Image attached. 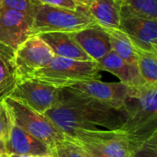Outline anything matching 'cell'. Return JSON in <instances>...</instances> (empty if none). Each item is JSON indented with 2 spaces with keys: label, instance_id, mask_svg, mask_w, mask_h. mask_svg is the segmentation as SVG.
Instances as JSON below:
<instances>
[{
  "label": "cell",
  "instance_id": "cell-4",
  "mask_svg": "<svg viewBox=\"0 0 157 157\" xmlns=\"http://www.w3.org/2000/svg\"><path fill=\"white\" fill-rule=\"evenodd\" d=\"M97 62L54 56L43 68L29 78H35L57 88H65L82 81L99 79Z\"/></svg>",
  "mask_w": 157,
  "mask_h": 157
},
{
  "label": "cell",
  "instance_id": "cell-6",
  "mask_svg": "<svg viewBox=\"0 0 157 157\" xmlns=\"http://www.w3.org/2000/svg\"><path fill=\"white\" fill-rule=\"evenodd\" d=\"M71 137L102 157H131V142L120 129L77 130Z\"/></svg>",
  "mask_w": 157,
  "mask_h": 157
},
{
  "label": "cell",
  "instance_id": "cell-28",
  "mask_svg": "<svg viewBox=\"0 0 157 157\" xmlns=\"http://www.w3.org/2000/svg\"><path fill=\"white\" fill-rule=\"evenodd\" d=\"M7 157H34L33 155H17V154H11L7 155Z\"/></svg>",
  "mask_w": 157,
  "mask_h": 157
},
{
  "label": "cell",
  "instance_id": "cell-29",
  "mask_svg": "<svg viewBox=\"0 0 157 157\" xmlns=\"http://www.w3.org/2000/svg\"><path fill=\"white\" fill-rule=\"evenodd\" d=\"M34 157H53L51 154H47V155H35Z\"/></svg>",
  "mask_w": 157,
  "mask_h": 157
},
{
  "label": "cell",
  "instance_id": "cell-10",
  "mask_svg": "<svg viewBox=\"0 0 157 157\" xmlns=\"http://www.w3.org/2000/svg\"><path fill=\"white\" fill-rule=\"evenodd\" d=\"M33 16L0 7V42L17 50L33 36Z\"/></svg>",
  "mask_w": 157,
  "mask_h": 157
},
{
  "label": "cell",
  "instance_id": "cell-31",
  "mask_svg": "<svg viewBox=\"0 0 157 157\" xmlns=\"http://www.w3.org/2000/svg\"><path fill=\"white\" fill-rule=\"evenodd\" d=\"M0 157H7V155H1Z\"/></svg>",
  "mask_w": 157,
  "mask_h": 157
},
{
  "label": "cell",
  "instance_id": "cell-11",
  "mask_svg": "<svg viewBox=\"0 0 157 157\" xmlns=\"http://www.w3.org/2000/svg\"><path fill=\"white\" fill-rule=\"evenodd\" d=\"M120 29L136 49L157 53V20L137 17H121Z\"/></svg>",
  "mask_w": 157,
  "mask_h": 157
},
{
  "label": "cell",
  "instance_id": "cell-12",
  "mask_svg": "<svg viewBox=\"0 0 157 157\" xmlns=\"http://www.w3.org/2000/svg\"><path fill=\"white\" fill-rule=\"evenodd\" d=\"M71 34L81 49L94 62L99 61L112 50L109 33L98 24L71 32Z\"/></svg>",
  "mask_w": 157,
  "mask_h": 157
},
{
  "label": "cell",
  "instance_id": "cell-25",
  "mask_svg": "<svg viewBox=\"0 0 157 157\" xmlns=\"http://www.w3.org/2000/svg\"><path fill=\"white\" fill-rule=\"evenodd\" d=\"M13 124L9 110L3 100L0 101V141H6Z\"/></svg>",
  "mask_w": 157,
  "mask_h": 157
},
{
  "label": "cell",
  "instance_id": "cell-18",
  "mask_svg": "<svg viewBox=\"0 0 157 157\" xmlns=\"http://www.w3.org/2000/svg\"><path fill=\"white\" fill-rule=\"evenodd\" d=\"M121 17H137L157 20V0H119Z\"/></svg>",
  "mask_w": 157,
  "mask_h": 157
},
{
  "label": "cell",
  "instance_id": "cell-20",
  "mask_svg": "<svg viewBox=\"0 0 157 157\" xmlns=\"http://www.w3.org/2000/svg\"><path fill=\"white\" fill-rule=\"evenodd\" d=\"M137 66L145 84L157 86V53L136 49Z\"/></svg>",
  "mask_w": 157,
  "mask_h": 157
},
{
  "label": "cell",
  "instance_id": "cell-30",
  "mask_svg": "<svg viewBox=\"0 0 157 157\" xmlns=\"http://www.w3.org/2000/svg\"><path fill=\"white\" fill-rule=\"evenodd\" d=\"M84 2H86V4H89L90 2H94V1H98V0H83Z\"/></svg>",
  "mask_w": 157,
  "mask_h": 157
},
{
  "label": "cell",
  "instance_id": "cell-32",
  "mask_svg": "<svg viewBox=\"0 0 157 157\" xmlns=\"http://www.w3.org/2000/svg\"><path fill=\"white\" fill-rule=\"evenodd\" d=\"M1 6H2V0H0V7H1Z\"/></svg>",
  "mask_w": 157,
  "mask_h": 157
},
{
  "label": "cell",
  "instance_id": "cell-22",
  "mask_svg": "<svg viewBox=\"0 0 157 157\" xmlns=\"http://www.w3.org/2000/svg\"><path fill=\"white\" fill-rule=\"evenodd\" d=\"M131 157H157V133L132 146Z\"/></svg>",
  "mask_w": 157,
  "mask_h": 157
},
{
  "label": "cell",
  "instance_id": "cell-16",
  "mask_svg": "<svg viewBox=\"0 0 157 157\" xmlns=\"http://www.w3.org/2000/svg\"><path fill=\"white\" fill-rule=\"evenodd\" d=\"M86 14L96 24L106 29H119L121 13L119 3L115 0H98L90 2L86 7Z\"/></svg>",
  "mask_w": 157,
  "mask_h": 157
},
{
  "label": "cell",
  "instance_id": "cell-5",
  "mask_svg": "<svg viewBox=\"0 0 157 157\" xmlns=\"http://www.w3.org/2000/svg\"><path fill=\"white\" fill-rule=\"evenodd\" d=\"M94 24L96 22L84 12L35 3L33 35L44 32H75Z\"/></svg>",
  "mask_w": 157,
  "mask_h": 157
},
{
  "label": "cell",
  "instance_id": "cell-19",
  "mask_svg": "<svg viewBox=\"0 0 157 157\" xmlns=\"http://www.w3.org/2000/svg\"><path fill=\"white\" fill-rule=\"evenodd\" d=\"M109 36L112 51L125 62L137 64L136 48L124 32L119 29H106Z\"/></svg>",
  "mask_w": 157,
  "mask_h": 157
},
{
  "label": "cell",
  "instance_id": "cell-33",
  "mask_svg": "<svg viewBox=\"0 0 157 157\" xmlns=\"http://www.w3.org/2000/svg\"><path fill=\"white\" fill-rule=\"evenodd\" d=\"M115 1H117V2H118V1H119V0H115Z\"/></svg>",
  "mask_w": 157,
  "mask_h": 157
},
{
  "label": "cell",
  "instance_id": "cell-1",
  "mask_svg": "<svg viewBox=\"0 0 157 157\" xmlns=\"http://www.w3.org/2000/svg\"><path fill=\"white\" fill-rule=\"evenodd\" d=\"M57 127L71 136L77 130L120 129L126 121L124 109H116L95 99L61 89L59 103L44 113Z\"/></svg>",
  "mask_w": 157,
  "mask_h": 157
},
{
  "label": "cell",
  "instance_id": "cell-13",
  "mask_svg": "<svg viewBox=\"0 0 157 157\" xmlns=\"http://www.w3.org/2000/svg\"><path fill=\"white\" fill-rule=\"evenodd\" d=\"M99 71L109 72L117 76L129 87L139 86L145 84L140 75L137 64H132L122 60L112 50L102 59L97 62Z\"/></svg>",
  "mask_w": 157,
  "mask_h": 157
},
{
  "label": "cell",
  "instance_id": "cell-15",
  "mask_svg": "<svg viewBox=\"0 0 157 157\" xmlns=\"http://www.w3.org/2000/svg\"><path fill=\"white\" fill-rule=\"evenodd\" d=\"M37 35L49 45L55 56L79 61H92L73 38L71 32H44Z\"/></svg>",
  "mask_w": 157,
  "mask_h": 157
},
{
  "label": "cell",
  "instance_id": "cell-14",
  "mask_svg": "<svg viewBox=\"0 0 157 157\" xmlns=\"http://www.w3.org/2000/svg\"><path fill=\"white\" fill-rule=\"evenodd\" d=\"M5 148L6 155L17 154L35 156L51 154V148L48 145L14 123L11 126L8 138L5 141Z\"/></svg>",
  "mask_w": 157,
  "mask_h": 157
},
{
  "label": "cell",
  "instance_id": "cell-24",
  "mask_svg": "<svg viewBox=\"0 0 157 157\" xmlns=\"http://www.w3.org/2000/svg\"><path fill=\"white\" fill-rule=\"evenodd\" d=\"M1 6L30 16H33L35 11V3L33 0H2Z\"/></svg>",
  "mask_w": 157,
  "mask_h": 157
},
{
  "label": "cell",
  "instance_id": "cell-27",
  "mask_svg": "<svg viewBox=\"0 0 157 157\" xmlns=\"http://www.w3.org/2000/svg\"><path fill=\"white\" fill-rule=\"evenodd\" d=\"M3 155H6V148H5V142L0 141V156Z\"/></svg>",
  "mask_w": 157,
  "mask_h": 157
},
{
  "label": "cell",
  "instance_id": "cell-9",
  "mask_svg": "<svg viewBox=\"0 0 157 157\" xmlns=\"http://www.w3.org/2000/svg\"><path fill=\"white\" fill-rule=\"evenodd\" d=\"M65 89L75 94L105 103L116 109H123L129 86L121 82L108 83L99 79H94L78 82L65 87Z\"/></svg>",
  "mask_w": 157,
  "mask_h": 157
},
{
  "label": "cell",
  "instance_id": "cell-3",
  "mask_svg": "<svg viewBox=\"0 0 157 157\" xmlns=\"http://www.w3.org/2000/svg\"><path fill=\"white\" fill-rule=\"evenodd\" d=\"M3 101L9 110L13 123L50 148L74 139L57 127L45 114L33 110L19 100L8 96Z\"/></svg>",
  "mask_w": 157,
  "mask_h": 157
},
{
  "label": "cell",
  "instance_id": "cell-8",
  "mask_svg": "<svg viewBox=\"0 0 157 157\" xmlns=\"http://www.w3.org/2000/svg\"><path fill=\"white\" fill-rule=\"evenodd\" d=\"M15 56L18 76L22 79L46 66L55 55L39 35H33L15 51Z\"/></svg>",
  "mask_w": 157,
  "mask_h": 157
},
{
  "label": "cell",
  "instance_id": "cell-26",
  "mask_svg": "<svg viewBox=\"0 0 157 157\" xmlns=\"http://www.w3.org/2000/svg\"><path fill=\"white\" fill-rule=\"evenodd\" d=\"M75 142H76L80 146H81L82 150H83V151H84V153L86 154V157H102L101 155H99L98 154H97L96 152H94L92 149H90L89 147L86 146L85 144H81V143L77 142V141H75Z\"/></svg>",
  "mask_w": 157,
  "mask_h": 157
},
{
  "label": "cell",
  "instance_id": "cell-7",
  "mask_svg": "<svg viewBox=\"0 0 157 157\" xmlns=\"http://www.w3.org/2000/svg\"><path fill=\"white\" fill-rule=\"evenodd\" d=\"M61 89L35 78H22L18 80L9 97L44 114L59 103Z\"/></svg>",
  "mask_w": 157,
  "mask_h": 157
},
{
  "label": "cell",
  "instance_id": "cell-21",
  "mask_svg": "<svg viewBox=\"0 0 157 157\" xmlns=\"http://www.w3.org/2000/svg\"><path fill=\"white\" fill-rule=\"evenodd\" d=\"M51 155L53 157H86L81 146L75 139L62 142L51 148Z\"/></svg>",
  "mask_w": 157,
  "mask_h": 157
},
{
  "label": "cell",
  "instance_id": "cell-2",
  "mask_svg": "<svg viewBox=\"0 0 157 157\" xmlns=\"http://www.w3.org/2000/svg\"><path fill=\"white\" fill-rule=\"evenodd\" d=\"M123 109L126 121L120 130L128 135L132 146L157 133V86L129 87Z\"/></svg>",
  "mask_w": 157,
  "mask_h": 157
},
{
  "label": "cell",
  "instance_id": "cell-17",
  "mask_svg": "<svg viewBox=\"0 0 157 157\" xmlns=\"http://www.w3.org/2000/svg\"><path fill=\"white\" fill-rule=\"evenodd\" d=\"M18 80L15 50L0 42V101L9 96Z\"/></svg>",
  "mask_w": 157,
  "mask_h": 157
},
{
  "label": "cell",
  "instance_id": "cell-23",
  "mask_svg": "<svg viewBox=\"0 0 157 157\" xmlns=\"http://www.w3.org/2000/svg\"><path fill=\"white\" fill-rule=\"evenodd\" d=\"M33 2L36 4H41V5H47L56 7L67 8L75 11H81L86 14V7L88 5L83 0H33Z\"/></svg>",
  "mask_w": 157,
  "mask_h": 157
}]
</instances>
